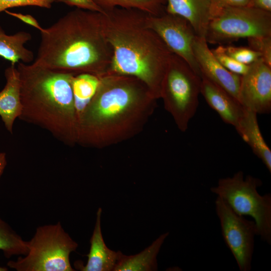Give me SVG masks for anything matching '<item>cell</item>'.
I'll return each mask as SVG.
<instances>
[{
  "instance_id": "obj_1",
  "label": "cell",
  "mask_w": 271,
  "mask_h": 271,
  "mask_svg": "<svg viewBox=\"0 0 271 271\" xmlns=\"http://www.w3.org/2000/svg\"><path fill=\"white\" fill-rule=\"evenodd\" d=\"M147 85L132 76L107 73L79 114L76 145L104 149L140 133L157 107Z\"/></svg>"
},
{
  "instance_id": "obj_2",
  "label": "cell",
  "mask_w": 271,
  "mask_h": 271,
  "mask_svg": "<svg viewBox=\"0 0 271 271\" xmlns=\"http://www.w3.org/2000/svg\"><path fill=\"white\" fill-rule=\"evenodd\" d=\"M102 14L76 8L43 28L33 63L75 75L106 74L113 50L104 32Z\"/></svg>"
},
{
  "instance_id": "obj_3",
  "label": "cell",
  "mask_w": 271,
  "mask_h": 271,
  "mask_svg": "<svg viewBox=\"0 0 271 271\" xmlns=\"http://www.w3.org/2000/svg\"><path fill=\"white\" fill-rule=\"evenodd\" d=\"M147 13L114 8L102 14L103 30L113 56L107 73L134 76L160 99L162 82L173 54L146 23Z\"/></svg>"
},
{
  "instance_id": "obj_4",
  "label": "cell",
  "mask_w": 271,
  "mask_h": 271,
  "mask_svg": "<svg viewBox=\"0 0 271 271\" xmlns=\"http://www.w3.org/2000/svg\"><path fill=\"white\" fill-rule=\"evenodd\" d=\"M22 105L19 119L49 131L63 144L76 145L77 114L72 73L52 70L33 63L17 66Z\"/></svg>"
},
{
  "instance_id": "obj_5",
  "label": "cell",
  "mask_w": 271,
  "mask_h": 271,
  "mask_svg": "<svg viewBox=\"0 0 271 271\" xmlns=\"http://www.w3.org/2000/svg\"><path fill=\"white\" fill-rule=\"evenodd\" d=\"M262 182L251 175L244 177L241 171L232 177L220 179L211 192L221 197L236 214L251 217L256 225L258 235L271 244V194L260 195L257 190Z\"/></svg>"
},
{
  "instance_id": "obj_6",
  "label": "cell",
  "mask_w": 271,
  "mask_h": 271,
  "mask_svg": "<svg viewBox=\"0 0 271 271\" xmlns=\"http://www.w3.org/2000/svg\"><path fill=\"white\" fill-rule=\"evenodd\" d=\"M28 252L25 257L10 260L7 266L17 271H74L70 253L78 244L64 230L60 222L38 227L27 241Z\"/></svg>"
},
{
  "instance_id": "obj_7",
  "label": "cell",
  "mask_w": 271,
  "mask_h": 271,
  "mask_svg": "<svg viewBox=\"0 0 271 271\" xmlns=\"http://www.w3.org/2000/svg\"><path fill=\"white\" fill-rule=\"evenodd\" d=\"M201 77L183 59L173 54L161 87L165 109L179 129L185 132L199 104Z\"/></svg>"
},
{
  "instance_id": "obj_8",
  "label": "cell",
  "mask_w": 271,
  "mask_h": 271,
  "mask_svg": "<svg viewBox=\"0 0 271 271\" xmlns=\"http://www.w3.org/2000/svg\"><path fill=\"white\" fill-rule=\"evenodd\" d=\"M271 36V13L246 7H230L213 0L205 39L222 45L251 37Z\"/></svg>"
},
{
  "instance_id": "obj_9",
  "label": "cell",
  "mask_w": 271,
  "mask_h": 271,
  "mask_svg": "<svg viewBox=\"0 0 271 271\" xmlns=\"http://www.w3.org/2000/svg\"><path fill=\"white\" fill-rule=\"evenodd\" d=\"M224 241L234 257L240 271H250L254 238L258 230L254 220L236 214L220 197L215 201Z\"/></svg>"
},
{
  "instance_id": "obj_10",
  "label": "cell",
  "mask_w": 271,
  "mask_h": 271,
  "mask_svg": "<svg viewBox=\"0 0 271 271\" xmlns=\"http://www.w3.org/2000/svg\"><path fill=\"white\" fill-rule=\"evenodd\" d=\"M146 23L173 54L183 59L201 77L193 50L194 41L197 35L185 19L165 12L159 16L147 14Z\"/></svg>"
},
{
  "instance_id": "obj_11",
  "label": "cell",
  "mask_w": 271,
  "mask_h": 271,
  "mask_svg": "<svg viewBox=\"0 0 271 271\" xmlns=\"http://www.w3.org/2000/svg\"><path fill=\"white\" fill-rule=\"evenodd\" d=\"M238 100L245 108L259 114L271 111V67L259 58L241 75Z\"/></svg>"
},
{
  "instance_id": "obj_12",
  "label": "cell",
  "mask_w": 271,
  "mask_h": 271,
  "mask_svg": "<svg viewBox=\"0 0 271 271\" xmlns=\"http://www.w3.org/2000/svg\"><path fill=\"white\" fill-rule=\"evenodd\" d=\"M205 39L196 36L193 50L201 76H204L222 88L237 100L241 75L227 70L216 59L209 48Z\"/></svg>"
},
{
  "instance_id": "obj_13",
  "label": "cell",
  "mask_w": 271,
  "mask_h": 271,
  "mask_svg": "<svg viewBox=\"0 0 271 271\" xmlns=\"http://www.w3.org/2000/svg\"><path fill=\"white\" fill-rule=\"evenodd\" d=\"M200 93L208 104L225 123L236 129L245 108L228 92L204 76H201Z\"/></svg>"
},
{
  "instance_id": "obj_14",
  "label": "cell",
  "mask_w": 271,
  "mask_h": 271,
  "mask_svg": "<svg viewBox=\"0 0 271 271\" xmlns=\"http://www.w3.org/2000/svg\"><path fill=\"white\" fill-rule=\"evenodd\" d=\"M102 209L99 208L96 213V222L90 240V247L87 255L88 260L85 265L79 261L75 262V268L82 271H113L122 253L114 251L105 244L101 228Z\"/></svg>"
},
{
  "instance_id": "obj_15",
  "label": "cell",
  "mask_w": 271,
  "mask_h": 271,
  "mask_svg": "<svg viewBox=\"0 0 271 271\" xmlns=\"http://www.w3.org/2000/svg\"><path fill=\"white\" fill-rule=\"evenodd\" d=\"M6 83L0 92V116L11 133L15 120L21 114V83L15 65L11 64L5 71Z\"/></svg>"
},
{
  "instance_id": "obj_16",
  "label": "cell",
  "mask_w": 271,
  "mask_h": 271,
  "mask_svg": "<svg viewBox=\"0 0 271 271\" xmlns=\"http://www.w3.org/2000/svg\"><path fill=\"white\" fill-rule=\"evenodd\" d=\"M213 0H167L166 12L185 19L197 36L205 38Z\"/></svg>"
},
{
  "instance_id": "obj_17",
  "label": "cell",
  "mask_w": 271,
  "mask_h": 271,
  "mask_svg": "<svg viewBox=\"0 0 271 271\" xmlns=\"http://www.w3.org/2000/svg\"><path fill=\"white\" fill-rule=\"evenodd\" d=\"M236 130L271 173V151L261 134L257 113L245 108L244 114Z\"/></svg>"
},
{
  "instance_id": "obj_18",
  "label": "cell",
  "mask_w": 271,
  "mask_h": 271,
  "mask_svg": "<svg viewBox=\"0 0 271 271\" xmlns=\"http://www.w3.org/2000/svg\"><path fill=\"white\" fill-rule=\"evenodd\" d=\"M169 234V232L161 234L150 246L135 255L121 253L113 271L157 270V257Z\"/></svg>"
},
{
  "instance_id": "obj_19",
  "label": "cell",
  "mask_w": 271,
  "mask_h": 271,
  "mask_svg": "<svg viewBox=\"0 0 271 271\" xmlns=\"http://www.w3.org/2000/svg\"><path fill=\"white\" fill-rule=\"evenodd\" d=\"M31 39V34L25 31L7 35L0 26V56L10 61L13 65L20 62L25 63L32 62L34 54L25 47V44Z\"/></svg>"
},
{
  "instance_id": "obj_20",
  "label": "cell",
  "mask_w": 271,
  "mask_h": 271,
  "mask_svg": "<svg viewBox=\"0 0 271 271\" xmlns=\"http://www.w3.org/2000/svg\"><path fill=\"white\" fill-rule=\"evenodd\" d=\"M99 83L98 77L89 73H81L73 77L71 85L77 118L94 95Z\"/></svg>"
},
{
  "instance_id": "obj_21",
  "label": "cell",
  "mask_w": 271,
  "mask_h": 271,
  "mask_svg": "<svg viewBox=\"0 0 271 271\" xmlns=\"http://www.w3.org/2000/svg\"><path fill=\"white\" fill-rule=\"evenodd\" d=\"M104 12L114 8L134 9L153 16L166 12L167 0H93Z\"/></svg>"
},
{
  "instance_id": "obj_22",
  "label": "cell",
  "mask_w": 271,
  "mask_h": 271,
  "mask_svg": "<svg viewBox=\"0 0 271 271\" xmlns=\"http://www.w3.org/2000/svg\"><path fill=\"white\" fill-rule=\"evenodd\" d=\"M0 250L6 258L25 255L28 252L27 241L24 240L5 221L0 217Z\"/></svg>"
},
{
  "instance_id": "obj_23",
  "label": "cell",
  "mask_w": 271,
  "mask_h": 271,
  "mask_svg": "<svg viewBox=\"0 0 271 271\" xmlns=\"http://www.w3.org/2000/svg\"><path fill=\"white\" fill-rule=\"evenodd\" d=\"M211 50L216 59L230 72L242 75L247 71L249 65L240 63L227 55L225 52L222 45Z\"/></svg>"
},
{
  "instance_id": "obj_24",
  "label": "cell",
  "mask_w": 271,
  "mask_h": 271,
  "mask_svg": "<svg viewBox=\"0 0 271 271\" xmlns=\"http://www.w3.org/2000/svg\"><path fill=\"white\" fill-rule=\"evenodd\" d=\"M225 52L237 62L249 65L259 58L260 55L249 47L223 46Z\"/></svg>"
},
{
  "instance_id": "obj_25",
  "label": "cell",
  "mask_w": 271,
  "mask_h": 271,
  "mask_svg": "<svg viewBox=\"0 0 271 271\" xmlns=\"http://www.w3.org/2000/svg\"><path fill=\"white\" fill-rule=\"evenodd\" d=\"M247 39L248 47L258 52L265 63L271 67V36L251 37Z\"/></svg>"
},
{
  "instance_id": "obj_26",
  "label": "cell",
  "mask_w": 271,
  "mask_h": 271,
  "mask_svg": "<svg viewBox=\"0 0 271 271\" xmlns=\"http://www.w3.org/2000/svg\"><path fill=\"white\" fill-rule=\"evenodd\" d=\"M55 0H0V13L14 7L36 6L50 9Z\"/></svg>"
},
{
  "instance_id": "obj_27",
  "label": "cell",
  "mask_w": 271,
  "mask_h": 271,
  "mask_svg": "<svg viewBox=\"0 0 271 271\" xmlns=\"http://www.w3.org/2000/svg\"><path fill=\"white\" fill-rule=\"evenodd\" d=\"M71 7L92 12L104 13V11L93 0H55Z\"/></svg>"
},
{
  "instance_id": "obj_28",
  "label": "cell",
  "mask_w": 271,
  "mask_h": 271,
  "mask_svg": "<svg viewBox=\"0 0 271 271\" xmlns=\"http://www.w3.org/2000/svg\"><path fill=\"white\" fill-rule=\"evenodd\" d=\"M7 14L11 15L13 17L17 18L24 23L29 25L40 32L43 30V28L40 26L37 20L32 15L29 14H23L19 13L11 12L9 11L6 10L5 11Z\"/></svg>"
},
{
  "instance_id": "obj_29",
  "label": "cell",
  "mask_w": 271,
  "mask_h": 271,
  "mask_svg": "<svg viewBox=\"0 0 271 271\" xmlns=\"http://www.w3.org/2000/svg\"><path fill=\"white\" fill-rule=\"evenodd\" d=\"M247 7L271 12V0H250Z\"/></svg>"
},
{
  "instance_id": "obj_30",
  "label": "cell",
  "mask_w": 271,
  "mask_h": 271,
  "mask_svg": "<svg viewBox=\"0 0 271 271\" xmlns=\"http://www.w3.org/2000/svg\"><path fill=\"white\" fill-rule=\"evenodd\" d=\"M223 5L235 7H246L250 0H217Z\"/></svg>"
},
{
  "instance_id": "obj_31",
  "label": "cell",
  "mask_w": 271,
  "mask_h": 271,
  "mask_svg": "<svg viewBox=\"0 0 271 271\" xmlns=\"http://www.w3.org/2000/svg\"><path fill=\"white\" fill-rule=\"evenodd\" d=\"M7 165V155L5 152H0V177Z\"/></svg>"
},
{
  "instance_id": "obj_32",
  "label": "cell",
  "mask_w": 271,
  "mask_h": 271,
  "mask_svg": "<svg viewBox=\"0 0 271 271\" xmlns=\"http://www.w3.org/2000/svg\"><path fill=\"white\" fill-rule=\"evenodd\" d=\"M7 270H8V267L0 266V271H7Z\"/></svg>"
}]
</instances>
